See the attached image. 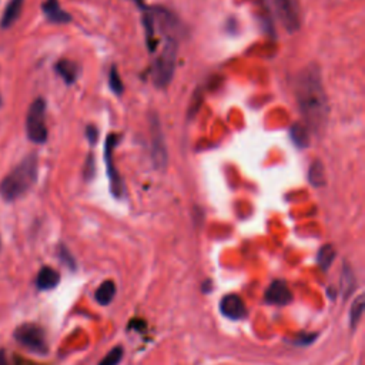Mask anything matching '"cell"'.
Instances as JSON below:
<instances>
[{"mask_svg":"<svg viewBox=\"0 0 365 365\" xmlns=\"http://www.w3.org/2000/svg\"><path fill=\"white\" fill-rule=\"evenodd\" d=\"M0 105H2V100H0Z\"/></svg>","mask_w":365,"mask_h":365,"instance_id":"484cf974","label":"cell"},{"mask_svg":"<svg viewBox=\"0 0 365 365\" xmlns=\"http://www.w3.org/2000/svg\"><path fill=\"white\" fill-rule=\"evenodd\" d=\"M121 358H123V348L116 347L100 361L99 365H118Z\"/></svg>","mask_w":365,"mask_h":365,"instance_id":"ffe728a7","label":"cell"},{"mask_svg":"<svg viewBox=\"0 0 365 365\" xmlns=\"http://www.w3.org/2000/svg\"><path fill=\"white\" fill-rule=\"evenodd\" d=\"M56 71L59 73V76L66 82V84H73L79 78L80 67L75 62L60 60L56 64Z\"/></svg>","mask_w":365,"mask_h":365,"instance_id":"5bb4252c","label":"cell"},{"mask_svg":"<svg viewBox=\"0 0 365 365\" xmlns=\"http://www.w3.org/2000/svg\"><path fill=\"white\" fill-rule=\"evenodd\" d=\"M308 180L314 187H321L326 184V170L321 161L315 160L308 170Z\"/></svg>","mask_w":365,"mask_h":365,"instance_id":"e0dca14e","label":"cell"},{"mask_svg":"<svg viewBox=\"0 0 365 365\" xmlns=\"http://www.w3.org/2000/svg\"><path fill=\"white\" fill-rule=\"evenodd\" d=\"M15 338L17 339V343L20 346L36 354H46L48 350L44 331L36 324L20 326L15 331Z\"/></svg>","mask_w":365,"mask_h":365,"instance_id":"5b68a950","label":"cell"},{"mask_svg":"<svg viewBox=\"0 0 365 365\" xmlns=\"http://www.w3.org/2000/svg\"><path fill=\"white\" fill-rule=\"evenodd\" d=\"M23 3H24V0H10L9 5L6 6L3 12V17H2V21H0V26H2L3 29H9L10 26H13L21 15Z\"/></svg>","mask_w":365,"mask_h":365,"instance_id":"7c38bea8","label":"cell"},{"mask_svg":"<svg viewBox=\"0 0 365 365\" xmlns=\"http://www.w3.org/2000/svg\"><path fill=\"white\" fill-rule=\"evenodd\" d=\"M296 96L307 129L310 133L320 136V133L326 130L330 109L317 66H307L299 73L296 82Z\"/></svg>","mask_w":365,"mask_h":365,"instance_id":"6da1fadb","label":"cell"},{"mask_svg":"<svg viewBox=\"0 0 365 365\" xmlns=\"http://www.w3.org/2000/svg\"><path fill=\"white\" fill-rule=\"evenodd\" d=\"M0 365H9L8 364V359L5 357V353L3 351H0Z\"/></svg>","mask_w":365,"mask_h":365,"instance_id":"d4e9b609","label":"cell"},{"mask_svg":"<svg viewBox=\"0 0 365 365\" xmlns=\"http://www.w3.org/2000/svg\"><path fill=\"white\" fill-rule=\"evenodd\" d=\"M362 311H364V296H359L354 304H353V308L350 311V323H351V327L354 328L359 319H361V315H362Z\"/></svg>","mask_w":365,"mask_h":365,"instance_id":"d6986e66","label":"cell"},{"mask_svg":"<svg viewBox=\"0 0 365 365\" xmlns=\"http://www.w3.org/2000/svg\"><path fill=\"white\" fill-rule=\"evenodd\" d=\"M150 133H152V159L157 168H166L168 161L166 141L161 132L160 121L154 113L150 117Z\"/></svg>","mask_w":365,"mask_h":365,"instance_id":"52a82bcc","label":"cell"},{"mask_svg":"<svg viewBox=\"0 0 365 365\" xmlns=\"http://www.w3.org/2000/svg\"><path fill=\"white\" fill-rule=\"evenodd\" d=\"M84 176L87 180L93 179V176H94V157L93 156H89V159H87L86 168H84Z\"/></svg>","mask_w":365,"mask_h":365,"instance_id":"7402d4cb","label":"cell"},{"mask_svg":"<svg viewBox=\"0 0 365 365\" xmlns=\"http://www.w3.org/2000/svg\"><path fill=\"white\" fill-rule=\"evenodd\" d=\"M334 258H335V250H334V247L330 246V244H326L319 251L317 262H319V265L321 267L323 270H328L330 267H331V264H332V261H334Z\"/></svg>","mask_w":365,"mask_h":365,"instance_id":"ac0fdd59","label":"cell"},{"mask_svg":"<svg viewBox=\"0 0 365 365\" xmlns=\"http://www.w3.org/2000/svg\"><path fill=\"white\" fill-rule=\"evenodd\" d=\"M60 281V276L52 267H43L36 278V285L39 290H52Z\"/></svg>","mask_w":365,"mask_h":365,"instance_id":"4fadbf2b","label":"cell"},{"mask_svg":"<svg viewBox=\"0 0 365 365\" xmlns=\"http://www.w3.org/2000/svg\"><path fill=\"white\" fill-rule=\"evenodd\" d=\"M265 301L274 305H287L293 301V293L285 281L277 280L265 291Z\"/></svg>","mask_w":365,"mask_h":365,"instance_id":"30bf717a","label":"cell"},{"mask_svg":"<svg viewBox=\"0 0 365 365\" xmlns=\"http://www.w3.org/2000/svg\"><path fill=\"white\" fill-rule=\"evenodd\" d=\"M26 133L28 137L36 143L43 144L47 140V126H46V102L39 97L36 99L28 112L26 117Z\"/></svg>","mask_w":365,"mask_h":365,"instance_id":"277c9868","label":"cell"},{"mask_svg":"<svg viewBox=\"0 0 365 365\" xmlns=\"http://www.w3.org/2000/svg\"><path fill=\"white\" fill-rule=\"evenodd\" d=\"M96 301L100 305H109L116 296V284L113 281H105L96 291Z\"/></svg>","mask_w":365,"mask_h":365,"instance_id":"9a60e30c","label":"cell"},{"mask_svg":"<svg viewBox=\"0 0 365 365\" xmlns=\"http://www.w3.org/2000/svg\"><path fill=\"white\" fill-rule=\"evenodd\" d=\"M37 156L29 154L12 170L0 183V196L3 200H17L32 188L37 179Z\"/></svg>","mask_w":365,"mask_h":365,"instance_id":"7a4b0ae2","label":"cell"},{"mask_svg":"<svg viewBox=\"0 0 365 365\" xmlns=\"http://www.w3.org/2000/svg\"><path fill=\"white\" fill-rule=\"evenodd\" d=\"M220 311L224 317L230 320H242L247 315V308L244 301L235 294H229L222 299Z\"/></svg>","mask_w":365,"mask_h":365,"instance_id":"9c48e42d","label":"cell"},{"mask_svg":"<svg viewBox=\"0 0 365 365\" xmlns=\"http://www.w3.org/2000/svg\"><path fill=\"white\" fill-rule=\"evenodd\" d=\"M290 136H291V139H293L294 144L300 149L307 148L308 143H310V130L303 123H296L293 127H291Z\"/></svg>","mask_w":365,"mask_h":365,"instance_id":"2e32d148","label":"cell"},{"mask_svg":"<svg viewBox=\"0 0 365 365\" xmlns=\"http://www.w3.org/2000/svg\"><path fill=\"white\" fill-rule=\"evenodd\" d=\"M60 257L70 267V269H75V260H73V257L64 247H60Z\"/></svg>","mask_w":365,"mask_h":365,"instance_id":"603a6c76","label":"cell"},{"mask_svg":"<svg viewBox=\"0 0 365 365\" xmlns=\"http://www.w3.org/2000/svg\"><path fill=\"white\" fill-rule=\"evenodd\" d=\"M43 12L46 17L53 23H69L71 20L70 15L66 13L59 5V0H46L43 3Z\"/></svg>","mask_w":365,"mask_h":365,"instance_id":"8fae6325","label":"cell"},{"mask_svg":"<svg viewBox=\"0 0 365 365\" xmlns=\"http://www.w3.org/2000/svg\"><path fill=\"white\" fill-rule=\"evenodd\" d=\"M176 59H177V40L167 39L166 46L160 52L156 63L153 66L152 75L156 87L166 89L173 79L175 69H176Z\"/></svg>","mask_w":365,"mask_h":365,"instance_id":"3957f363","label":"cell"},{"mask_svg":"<svg viewBox=\"0 0 365 365\" xmlns=\"http://www.w3.org/2000/svg\"><path fill=\"white\" fill-rule=\"evenodd\" d=\"M116 143H117V137L116 136H110L107 139L106 143V163H107V173H109V179H110V187L113 191V196L120 197L121 190H123V181L120 179V175L117 172V168L114 166L113 161V150L116 148Z\"/></svg>","mask_w":365,"mask_h":365,"instance_id":"ba28073f","label":"cell"},{"mask_svg":"<svg viewBox=\"0 0 365 365\" xmlns=\"http://www.w3.org/2000/svg\"><path fill=\"white\" fill-rule=\"evenodd\" d=\"M271 3L278 20L290 33H294L301 28L303 16L299 0H271Z\"/></svg>","mask_w":365,"mask_h":365,"instance_id":"8992f818","label":"cell"},{"mask_svg":"<svg viewBox=\"0 0 365 365\" xmlns=\"http://www.w3.org/2000/svg\"><path fill=\"white\" fill-rule=\"evenodd\" d=\"M86 136H87V139H89V141L91 144H96L97 136H99V132H97V129L94 126H89L87 127V132H86Z\"/></svg>","mask_w":365,"mask_h":365,"instance_id":"cb8c5ba5","label":"cell"},{"mask_svg":"<svg viewBox=\"0 0 365 365\" xmlns=\"http://www.w3.org/2000/svg\"><path fill=\"white\" fill-rule=\"evenodd\" d=\"M109 84H110L112 90L116 94H121V93H123V83H121V80H120V76H118V71H117V67L116 66H113L112 70H110Z\"/></svg>","mask_w":365,"mask_h":365,"instance_id":"44dd1931","label":"cell"}]
</instances>
